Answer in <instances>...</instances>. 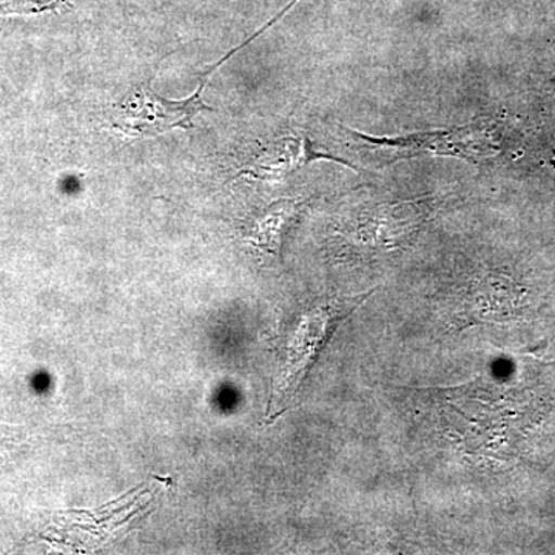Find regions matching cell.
I'll list each match as a JSON object with an SVG mask.
<instances>
[{
    "label": "cell",
    "mask_w": 555,
    "mask_h": 555,
    "mask_svg": "<svg viewBox=\"0 0 555 555\" xmlns=\"http://www.w3.org/2000/svg\"><path fill=\"white\" fill-rule=\"evenodd\" d=\"M198 93L185 101H169L153 91L150 82L133 87L108 109L109 129L126 138H156L175 129H193V119L199 112H210Z\"/></svg>",
    "instance_id": "obj_1"
},
{
    "label": "cell",
    "mask_w": 555,
    "mask_h": 555,
    "mask_svg": "<svg viewBox=\"0 0 555 555\" xmlns=\"http://www.w3.org/2000/svg\"><path fill=\"white\" fill-rule=\"evenodd\" d=\"M349 133L372 147L389 150L396 159L429 155L478 163L480 159L491 158L499 150L494 122L488 119H476L454 129L418 131L403 137L379 138L360 131Z\"/></svg>",
    "instance_id": "obj_2"
},
{
    "label": "cell",
    "mask_w": 555,
    "mask_h": 555,
    "mask_svg": "<svg viewBox=\"0 0 555 555\" xmlns=\"http://www.w3.org/2000/svg\"><path fill=\"white\" fill-rule=\"evenodd\" d=\"M371 295L372 292L353 298L335 299L310 313L308 320L299 327L294 346L288 353L286 371L283 372V382L280 386L283 400L294 396L299 383L309 374V369L313 366L321 349L337 331L339 324L353 310L360 308L364 299Z\"/></svg>",
    "instance_id": "obj_3"
},
{
    "label": "cell",
    "mask_w": 555,
    "mask_h": 555,
    "mask_svg": "<svg viewBox=\"0 0 555 555\" xmlns=\"http://www.w3.org/2000/svg\"><path fill=\"white\" fill-rule=\"evenodd\" d=\"M430 215L426 199L378 204L361 211L356 235L360 243L379 250H396L414 238Z\"/></svg>",
    "instance_id": "obj_4"
},
{
    "label": "cell",
    "mask_w": 555,
    "mask_h": 555,
    "mask_svg": "<svg viewBox=\"0 0 555 555\" xmlns=\"http://www.w3.org/2000/svg\"><path fill=\"white\" fill-rule=\"evenodd\" d=\"M334 160L341 166L356 167L338 156L331 155L327 150H321L308 137L287 134L272 139L268 144L259 145L257 152L251 153L238 171V177H250L261 181H280L288 175L309 166L312 160Z\"/></svg>",
    "instance_id": "obj_5"
},
{
    "label": "cell",
    "mask_w": 555,
    "mask_h": 555,
    "mask_svg": "<svg viewBox=\"0 0 555 555\" xmlns=\"http://www.w3.org/2000/svg\"><path fill=\"white\" fill-rule=\"evenodd\" d=\"M302 207L305 201L301 199L275 201L251 219L247 240L266 254L280 255L284 238L297 222Z\"/></svg>",
    "instance_id": "obj_6"
},
{
    "label": "cell",
    "mask_w": 555,
    "mask_h": 555,
    "mask_svg": "<svg viewBox=\"0 0 555 555\" xmlns=\"http://www.w3.org/2000/svg\"><path fill=\"white\" fill-rule=\"evenodd\" d=\"M470 294L469 312L476 313L478 320L489 317L505 315L511 312L517 301V288L505 278L495 275L485 276L478 281Z\"/></svg>",
    "instance_id": "obj_7"
},
{
    "label": "cell",
    "mask_w": 555,
    "mask_h": 555,
    "mask_svg": "<svg viewBox=\"0 0 555 555\" xmlns=\"http://www.w3.org/2000/svg\"><path fill=\"white\" fill-rule=\"evenodd\" d=\"M68 0H0V14H30L57 10Z\"/></svg>",
    "instance_id": "obj_8"
}]
</instances>
